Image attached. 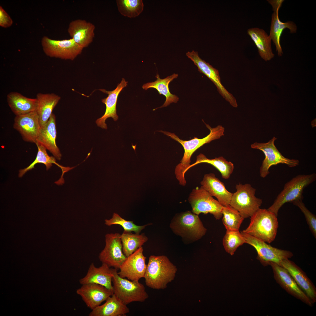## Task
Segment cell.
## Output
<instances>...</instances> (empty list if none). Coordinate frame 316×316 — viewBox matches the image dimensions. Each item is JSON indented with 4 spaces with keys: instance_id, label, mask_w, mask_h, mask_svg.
Wrapping results in <instances>:
<instances>
[{
    "instance_id": "cell-1",
    "label": "cell",
    "mask_w": 316,
    "mask_h": 316,
    "mask_svg": "<svg viewBox=\"0 0 316 316\" xmlns=\"http://www.w3.org/2000/svg\"><path fill=\"white\" fill-rule=\"evenodd\" d=\"M205 125L209 130L210 133L202 139L194 137L189 140H184L180 139L174 133L162 130L159 131L180 143L184 148V152L183 157L180 163L176 166L174 171L176 178L178 181L179 184L181 186H185L186 184L185 174L190 169V158L193 154L204 144L219 139L224 135V128L222 126L219 125L212 128L208 124H205Z\"/></svg>"
},
{
    "instance_id": "cell-2",
    "label": "cell",
    "mask_w": 316,
    "mask_h": 316,
    "mask_svg": "<svg viewBox=\"0 0 316 316\" xmlns=\"http://www.w3.org/2000/svg\"><path fill=\"white\" fill-rule=\"evenodd\" d=\"M176 266L165 255H151L144 278L147 286L154 289H164L173 280Z\"/></svg>"
},
{
    "instance_id": "cell-3",
    "label": "cell",
    "mask_w": 316,
    "mask_h": 316,
    "mask_svg": "<svg viewBox=\"0 0 316 316\" xmlns=\"http://www.w3.org/2000/svg\"><path fill=\"white\" fill-rule=\"evenodd\" d=\"M277 217L267 209L260 208L250 217L249 225L243 231L270 243L277 234L279 226Z\"/></svg>"
},
{
    "instance_id": "cell-4",
    "label": "cell",
    "mask_w": 316,
    "mask_h": 316,
    "mask_svg": "<svg viewBox=\"0 0 316 316\" xmlns=\"http://www.w3.org/2000/svg\"><path fill=\"white\" fill-rule=\"evenodd\" d=\"M316 179V174L315 173L298 175L293 178L285 184L282 190L267 209L277 217L279 209L284 204L292 203L297 200H303L304 190Z\"/></svg>"
},
{
    "instance_id": "cell-5",
    "label": "cell",
    "mask_w": 316,
    "mask_h": 316,
    "mask_svg": "<svg viewBox=\"0 0 316 316\" xmlns=\"http://www.w3.org/2000/svg\"><path fill=\"white\" fill-rule=\"evenodd\" d=\"M113 294L124 304L143 302L149 297L143 285L138 281H131L120 277L117 270L111 268Z\"/></svg>"
},
{
    "instance_id": "cell-6",
    "label": "cell",
    "mask_w": 316,
    "mask_h": 316,
    "mask_svg": "<svg viewBox=\"0 0 316 316\" xmlns=\"http://www.w3.org/2000/svg\"><path fill=\"white\" fill-rule=\"evenodd\" d=\"M170 226L176 234L191 241L200 239L207 231L198 215L190 211L175 216L171 220Z\"/></svg>"
},
{
    "instance_id": "cell-7",
    "label": "cell",
    "mask_w": 316,
    "mask_h": 316,
    "mask_svg": "<svg viewBox=\"0 0 316 316\" xmlns=\"http://www.w3.org/2000/svg\"><path fill=\"white\" fill-rule=\"evenodd\" d=\"M233 194L229 205L238 212L244 219L250 217L260 208L262 200L255 196L256 189L251 185L239 183Z\"/></svg>"
},
{
    "instance_id": "cell-8",
    "label": "cell",
    "mask_w": 316,
    "mask_h": 316,
    "mask_svg": "<svg viewBox=\"0 0 316 316\" xmlns=\"http://www.w3.org/2000/svg\"><path fill=\"white\" fill-rule=\"evenodd\" d=\"M276 139V138L274 137L267 142H255L251 145L252 148L262 151L265 155L260 170V176L262 178H265L269 174V169L273 165L282 164L293 167L299 165L298 160L286 158L282 154L274 145Z\"/></svg>"
},
{
    "instance_id": "cell-9",
    "label": "cell",
    "mask_w": 316,
    "mask_h": 316,
    "mask_svg": "<svg viewBox=\"0 0 316 316\" xmlns=\"http://www.w3.org/2000/svg\"><path fill=\"white\" fill-rule=\"evenodd\" d=\"M188 200L191 206L192 212L195 214L209 213L217 220L222 216V210L224 206L214 199L202 186L192 190Z\"/></svg>"
},
{
    "instance_id": "cell-10",
    "label": "cell",
    "mask_w": 316,
    "mask_h": 316,
    "mask_svg": "<svg viewBox=\"0 0 316 316\" xmlns=\"http://www.w3.org/2000/svg\"><path fill=\"white\" fill-rule=\"evenodd\" d=\"M241 233L247 243L253 246L257 253V258L264 265L274 263L280 265L284 260L293 256L291 251L274 247L266 242L243 231Z\"/></svg>"
},
{
    "instance_id": "cell-11",
    "label": "cell",
    "mask_w": 316,
    "mask_h": 316,
    "mask_svg": "<svg viewBox=\"0 0 316 316\" xmlns=\"http://www.w3.org/2000/svg\"><path fill=\"white\" fill-rule=\"evenodd\" d=\"M41 44L47 56L65 60H73L81 53L83 49L72 38L56 40L44 36L42 38Z\"/></svg>"
},
{
    "instance_id": "cell-12",
    "label": "cell",
    "mask_w": 316,
    "mask_h": 316,
    "mask_svg": "<svg viewBox=\"0 0 316 316\" xmlns=\"http://www.w3.org/2000/svg\"><path fill=\"white\" fill-rule=\"evenodd\" d=\"M105 245L100 253L99 258L102 263L118 270L127 257L124 254L121 234L117 233L105 235Z\"/></svg>"
},
{
    "instance_id": "cell-13",
    "label": "cell",
    "mask_w": 316,
    "mask_h": 316,
    "mask_svg": "<svg viewBox=\"0 0 316 316\" xmlns=\"http://www.w3.org/2000/svg\"><path fill=\"white\" fill-rule=\"evenodd\" d=\"M186 55L197 67L199 72L205 75L213 82L223 98L233 107H237L238 104L236 98L222 85L219 71L209 63L202 59L197 51L193 50L191 52L188 51L186 53Z\"/></svg>"
},
{
    "instance_id": "cell-14",
    "label": "cell",
    "mask_w": 316,
    "mask_h": 316,
    "mask_svg": "<svg viewBox=\"0 0 316 316\" xmlns=\"http://www.w3.org/2000/svg\"><path fill=\"white\" fill-rule=\"evenodd\" d=\"M143 252V248L141 247L127 257L120 267V271L118 272L120 277L126 278L131 281H138L144 278L147 265L146 257Z\"/></svg>"
},
{
    "instance_id": "cell-15",
    "label": "cell",
    "mask_w": 316,
    "mask_h": 316,
    "mask_svg": "<svg viewBox=\"0 0 316 316\" xmlns=\"http://www.w3.org/2000/svg\"><path fill=\"white\" fill-rule=\"evenodd\" d=\"M13 127L24 141L35 144L41 129L37 113L35 111L16 116Z\"/></svg>"
},
{
    "instance_id": "cell-16",
    "label": "cell",
    "mask_w": 316,
    "mask_h": 316,
    "mask_svg": "<svg viewBox=\"0 0 316 316\" xmlns=\"http://www.w3.org/2000/svg\"><path fill=\"white\" fill-rule=\"evenodd\" d=\"M77 294L87 307L93 310L113 294V291L100 285L87 284L82 285L76 290Z\"/></svg>"
},
{
    "instance_id": "cell-17",
    "label": "cell",
    "mask_w": 316,
    "mask_h": 316,
    "mask_svg": "<svg viewBox=\"0 0 316 316\" xmlns=\"http://www.w3.org/2000/svg\"><path fill=\"white\" fill-rule=\"evenodd\" d=\"M95 26L92 23L78 19L70 23L68 31L75 42L84 48L92 42L95 37Z\"/></svg>"
},
{
    "instance_id": "cell-18",
    "label": "cell",
    "mask_w": 316,
    "mask_h": 316,
    "mask_svg": "<svg viewBox=\"0 0 316 316\" xmlns=\"http://www.w3.org/2000/svg\"><path fill=\"white\" fill-rule=\"evenodd\" d=\"M56 117L52 113L46 124L41 128L35 144L43 145L56 159L60 160L62 155L56 143Z\"/></svg>"
},
{
    "instance_id": "cell-19",
    "label": "cell",
    "mask_w": 316,
    "mask_h": 316,
    "mask_svg": "<svg viewBox=\"0 0 316 316\" xmlns=\"http://www.w3.org/2000/svg\"><path fill=\"white\" fill-rule=\"evenodd\" d=\"M127 83L128 82L123 78L121 83H118L115 89L112 91H108L104 89H99L108 95L107 97L102 100V102L106 105V109L104 114L96 121V123L97 126L102 129H107V128L105 121L107 118L111 117L114 121L118 120V116L117 114L116 110L118 97L123 89L127 86Z\"/></svg>"
},
{
    "instance_id": "cell-20",
    "label": "cell",
    "mask_w": 316,
    "mask_h": 316,
    "mask_svg": "<svg viewBox=\"0 0 316 316\" xmlns=\"http://www.w3.org/2000/svg\"><path fill=\"white\" fill-rule=\"evenodd\" d=\"M280 265L288 271L299 287L311 301L315 302L316 298L315 288L303 271L288 259L283 260Z\"/></svg>"
},
{
    "instance_id": "cell-21",
    "label": "cell",
    "mask_w": 316,
    "mask_h": 316,
    "mask_svg": "<svg viewBox=\"0 0 316 316\" xmlns=\"http://www.w3.org/2000/svg\"><path fill=\"white\" fill-rule=\"evenodd\" d=\"M269 265L272 268L275 279L285 290L305 303L312 305V302L284 268L274 263H270Z\"/></svg>"
},
{
    "instance_id": "cell-22",
    "label": "cell",
    "mask_w": 316,
    "mask_h": 316,
    "mask_svg": "<svg viewBox=\"0 0 316 316\" xmlns=\"http://www.w3.org/2000/svg\"><path fill=\"white\" fill-rule=\"evenodd\" d=\"M200 184L212 196L215 197L223 206L229 205L233 195L226 188L224 183L210 173L204 175Z\"/></svg>"
},
{
    "instance_id": "cell-23",
    "label": "cell",
    "mask_w": 316,
    "mask_h": 316,
    "mask_svg": "<svg viewBox=\"0 0 316 316\" xmlns=\"http://www.w3.org/2000/svg\"><path fill=\"white\" fill-rule=\"evenodd\" d=\"M112 277L111 268L107 265L102 263L100 267H97L92 263L90 265L86 275L80 279L79 282L81 285L97 284L113 291Z\"/></svg>"
},
{
    "instance_id": "cell-24",
    "label": "cell",
    "mask_w": 316,
    "mask_h": 316,
    "mask_svg": "<svg viewBox=\"0 0 316 316\" xmlns=\"http://www.w3.org/2000/svg\"><path fill=\"white\" fill-rule=\"evenodd\" d=\"M37 107L36 111L38 116L41 128L46 124L61 97L54 93H38L36 98Z\"/></svg>"
},
{
    "instance_id": "cell-25",
    "label": "cell",
    "mask_w": 316,
    "mask_h": 316,
    "mask_svg": "<svg viewBox=\"0 0 316 316\" xmlns=\"http://www.w3.org/2000/svg\"><path fill=\"white\" fill-rule=\"evenodd\" d=\"M105 301L104 304L92 310L89 316H123L130 312L126 305L114 294Z\"/></svg>"
},
{
    "instance_id": "cell-26",
    "label": "cell",
    "mask_w": 316,
    "mask_h": 316,
    "mask_svg": "<svg viewBox=\"0 0 316 316\" xmlns=\"http://www.w3.org/2000/svg\"><path fill=\"white\" fill-rule=\"evenodd\" d=\"M247 33L253 41L261 57L266 61L273 58L274 54L271 47V39L263 29L257 28H250Z\"/></svg>"
},
{
    "instance_id": "cell-27",
    "label": "cell",
    "mask_w": 316,
    "mask_h": 316,
    "mask_svg": "<svg viewBox=\"0 0 316 316\" xmlns=\"http://www.w3.org/2000/svg\"><path fill=\"white\" fill-rule=\"evenodd\" d=\"M7 101L9 106L16 116L36 111V98H28L18 92H12L7 95Z\"/></svg>"
},
{
    "instance_id": "cell-28",
    "label": "cell",
    "mask_w": 316,
    "mask_h": 316,
    "mask_svg": "<svg viewBox=\"0 0 316 316\" xmlns=\"http://www.w3.org/2000/svg\"><path fill=\"white\" fill-rule=\"evenodd\" d=\"M178 76L177 74L174 73L165 78L161 79L159 74H157L155 76L157 80L155 81L144 84L142 85V88L145 90L150 88L156 89L160 95H162L166 98L164 104L160 107L154 109V110L159 108L166 107L172 103H176L178 102L179 99L178 97L172 94L170 92L169 88V83Z\"/></svg>"
},
{
    "instance_id": "cell-29",
    "label": "cell",
    "mask_w": 316,
    "mask_h": 316,
    "mask_svg": "<svg viewBox=\"0 0 316 316\" xmlns=\"http://www.w3.org/2000/svg\"><path fill=\"white\" fill-rule=\"evenodd\" d=\"M279 11L273 12L272 16L271 23L269 36L273 42L276 47V51L279 56L283 54L280 43V37L283 31L286 28H288L291 33H296L297 27L293 22L289 21L285 23L281 21L279 19Z\"/></svg>"
},
{
    "instance_id": "cell-30",
    "label": "cell",
    "mask_w": 316,
    "mask_h": 316,
    "mask_svg": "<svg viewBox=\"0 0 316 316\" xmlns=\"http://www.w3.org/2000/svg\"><path fill=\"white\" fill-rule=\"evenodd\" d=\"M202 163H207L213 166L219 171L222 178L226 179L229 178L234 168L233 164L231 162L227 161L223 157H215L213 159H209L202 153L200 154L197 157L195 162L190 165L189 168L196 164Z\"/></svg>"
},
{
    "instance_id": "cell-31",
    "label": "cell",
    "mask_w": 316,
    "mask_h": 316,
    "mask_svg": "<svg viewBox=\"0 0 316 316\" xmlns=\"http://www.w3.org/2000/svg\"><path fill=\"white\" fill-rule=\"evenodd\" d=\"M121 240L123 253L127 257L142 247L148 238L144 233L133 234L123 232L121 234Z\"/></svg>"
},
{
    "instance_id": "cell-32",
    "label": "cell",
    "mask_w": 316,
    "mask_h": 316,
    "mask_svg": "<svg viewBox=\"0 0 316 316\" xmlns=\"http://www.w3.org/2000/svg\"><path fill=\"white\" fill-rule=\"evenodd\" d=\"M38 148V152L35 160L29 166L19 171L18 176L21 177L28 171L34 168L35 165L37 163H42L46 166V169L48 170L52 166V164H54L60 167L63 171V175L64 172L70 170L71 168L63 167L56 162V158L50 156L47 154L46 148L43 145L38 143L35 144Z\"/></svg>"
},
{
    "instance_id": "cell-33",
    "label": "cell",
    "mask_w": 316,
    "mask_h": 316,
    "mask_svg": "<svg viewBox=\"0 0 316 316\" xmlns=\"http://www.w3.org/2000/svg\"><path fill=\"white\" fill-rule=\"evenodd\" d=\"M222 213V222L226 230H239L244 219L238 212L229 205L224 206Z\"/></svg>"
},
{
    "instance_id": "cell-34",
    "label": "cell",
    "mask_w": 316,
    "mask_h": 316,
    "mask_svg": "<svg viewBox=\"0 0 316 316\" xmlns=\"http://www.w3.org/2000/svg\"><path fill=\"white\" fill-rule=\"evenodd\" d=\"M116 3L120 13L130 18L138 16L143 9L142 0H117Z\"/></svg>"
},
{
    "instance_id": "cell-35",
    "label": "cell",
    "mask_w": 316,
    "mask_h": 316,
    "mask_svg": "<svg viewBox=\"0 0 316 316\" xmlns=\"http://www.w3.org/2000/svg\"><path fill=\"white\" fill-rule=\"evenodd\" d=\"M245 243V240L239 230H226L223 239V245L226 251L233 255L237 248Z\"/></svg>"
},
{
    "instance_id": "cell-36",
    "label": "cell",
    "mask_w": 316,
    "mask_h": 316,
    "mask_svg": "<svg viewBox=\"0 0 316 316\" xmlns=\"http://www.w3.org/2000/svg\"><path fill=\"white\" fill-rule=\"evenodd\" d=\"M105 224L110 226L113 225L118 224L121 226L123 229L124 232H134L136 233L140 232L148 225L138 226L135 224L133 221H129L125 220L121 217L118 214L114 213L112 217L110 219L104 220Z\"/></svg>"
},
{
    "instance_id": "cell-37",
    "label": "cell",
    "mask_w": 316,
    "mask_h": 316,
    "mask_svg": "<svg viewBox=\"0 0 316 316\" xmlns=\"http://www.w3.org/2000/svg\"><path fill=\"white\" fill-rule=\"evenodd\" d=\"M292 203L298 207L304 214L309 228L314 237L316 238V217L310 212L305 206L302 200H299L293 202Z\"/></svg>"
},
{
    "instance_id": "cell-38",
    "label": "cell",
    "mask_w": 316,
    "mask_h": 316,
    "mask_svg": "<svg viewBox=\"0 0 316 316\" xmlns=\"http://www.w3.org/2000/svg\"><path fill=\"white\" fill-rule=\"evenodd\" d=\"M12 20L7 12L0 6V25L1 26L7 28L11 26L12 24Z\"/></svg>"
},
{
    "instance_id": "cell-39",
    "label": "cell",
    "mask_w": 316,
    "mask_h": 316,
    "mask_svg": "<svg viewBox=\"0 0 316 316\" xmlns=\"http://www.w3.org/2000/svg\"><path fill=\"white\" fill-rule=\"evenodd\" d=\"M268 3L272 6V10L274 12L279 11L281 6L284 0H269Z\"/></svg>"
}]
</instances>
